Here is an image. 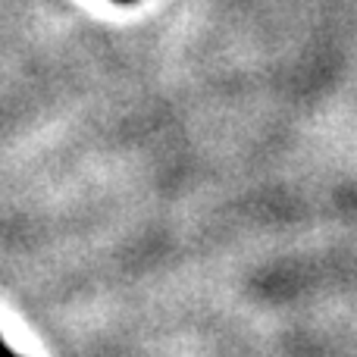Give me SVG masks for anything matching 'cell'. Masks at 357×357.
Returning a JSON list of instances; mask_svg holds the SVG:
<instances>
[{
  "label": "cell",
  "mask_w": 357,
  "mask_h": 357,
  "mask_svg": "<svg viewBox=\"0 0 357 357\" xmlns=\"http://www.w3.org/2000/svg\"><path fill=\"white\" fill-rule=\"evenodd\" d=\"M116 3H132V0H116Z\"/></svg>",
  "instance_id": "cell-2"
},
{
  "label": "cell",
  "mask_w": 357,
  "mask_h": 357,
  "mask_svg": "<svg viewBox=\"0 0 357 357\" xmlns=\"http://www.w3.org/2000/svg\"><path fill=\"white\" fill-rule=\"evenodd\" d=\"M0 357H19L16 351H10V348H6V342H3V335H0Z\"/></svg>",
  "instance_id": "cell-1"
}]
</instances>
